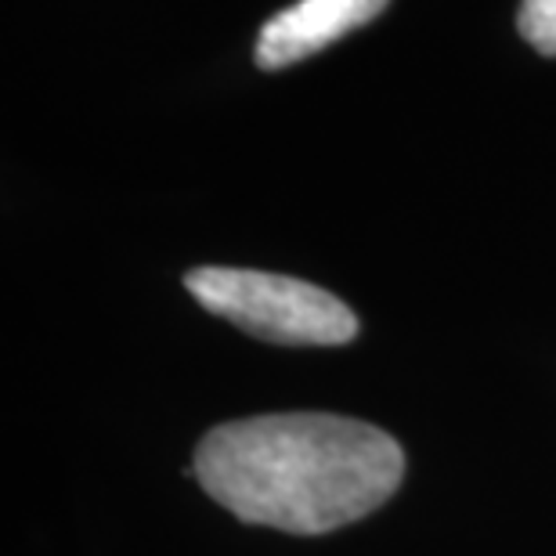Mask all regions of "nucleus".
Returning a JSON list of instances; mask_svg holds the SVG:
<instances>
[{
  "instance_id": "nucleus-1",
  "label": "nucleus",
  "mask_w": 556,
  "mask_h": 556,
  "mask_svg": "<svg viewBox=\"0 0 556 556\" xmlns=\"http://www.w3.org/2000/svg\"><path fill=\"white\" fill-rule=\"evenodd\" d=\"M210 498L247 525L326 535L380 509L405 477V452L372 422L275 413L214 427L195 448Z\"/></svg>"
},
{
  "instance_id": "nucleus-2",
  "label": "nucleus",
  "mask_w": 556,
  "mask_h": 556,
  "mask_svg": "<svg viewBox=\"0 0 556 556\" xmlns=\"http://www.w3.org/2000/svg\"><path fill=\"white\" fill-rule=\"evenodd\" d=\"M185 286L210 315L282 348H340L358 337V315L304 278L250 268H195Z\"/></svg>"
},
{
  "instance_id": "nucleus-3",
  "label": "nucleus",
  "mask_w": 556,
  "mask_h": 556,
  "mask_svg": "<svg viewBox=\"0 0 556 556\" xmlns=\"http://www.w3.org/2000/svg\"><path fill=\"white\" fill-rule=\"evenodd\" d=\"M391 0H296L264 22L257 37V65L286 70L293 62H304L332 40L348 37L351 29H362Z\"/></svg>"
},
{
  "instance_id": "nucleus-4",
  "label": "nucleus",
  "mask_w": 556,
  "mask_h": 556,
  "mask_svg": "<svg viewBox=\"0 0 556 556\" xmlns=\"http://www.w3.org/2000/svg\"><path fill=\"white\" fill-rule=\"evenodd\" d=\"M517 26L535 51L556 54V0H525L517 11Z\"/></svg>"
}]
</instances>
